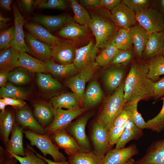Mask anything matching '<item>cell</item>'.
<instances>
[{
	"label": "cell",
	"mask_w": 164,
	"mask_h": 164,
	"mask_svg": "<svg viewBox=\"0 0 164 164\" xmlns=\"http://www.w3.org/2000/svg\"><path fill=\"white\" fill-rule=\"evenodd\" d=\"M148 64L135 63L131 65L124 82L125 104L153 97L154 82L148 77Z\"/></svg>",
	"instance_id": "1"
},
{
	"label": "cell",
	"mask_w": 164,
	"mask_h": 164,
	"mask_svg": "<svg viewBox=\"0 0 164 164\" xmlns=\"http://www.w3.org/2000/svg\"><path fill=\"white\" fill-rule=\"evenodd\" d=\"M94 8L89 12L88 27L95 36L96 46L103 49L111 44L118 29L108 10Z\"/></svg>",
	"instance_id": "2"
},
{
	"label": "cell",
	"mask_w": 164,
	"mask_h": 164,
	"mask_svg": "<svg viewBox=\"0 0 164 164\" xmlns=\"http://www.w3.org/2000/svg\"><path fill=\"white\" fill-rule=\"evenodd\" d=\"M124 82L114 91L107 100L96 121L108 130L111 127L115 119L123 109Z\"/></svg>",
	"instance_id": "3"
},
{
	"label": "cell",
	"mask_w": 164,
	"mask_h": 164,
	"mask_svg": "<svg viewBox=\"0 0 164 164\" xmlns=\"http://www.w3.org/2000/svg\"><path fill=\"white\" fill-rule=\"evenodd\" d=\"M23 133L31 145L37 147L44 157L49 155L55 162L67 160L66 157L59 151L58 147L53 143L48 135L39 134L29 130L23 131Z\"/></svg>",
	"instance_id": "4"
},
{
	"label": "cell",
	"mask_w": 164,
	"mask_h": 164,
	"mask_svg": "<svg viewBox=\"0 0 164 164\" xmlns=\"http://www.w3.org/2000/svg\"><path fill=\"white\" fill-rule=\"evenodd\" d=\"M98 66L94 62L69 78L66 84L77 96L80 104H82L86 84L94 75Z\"/></svg>",
	"instance_id": "5"
},
{
	"label": "cell",
	"mask_w": 164,
	"mask_h": 164,
	"mask_svg": "<svg viewBox=\"0 0 164 164\" xmlns=\"http://www.w3.org/2000/svg\"><path fill=\"white\" fill-rule=\"evenodd\" d=\"M135 18L148 34L164 30L163 14L155 6L135 13Z\"/></svg>",
	"instance_id": "6"
},
{
	"label": "cell",
	"mask_w": 164,
	"mask_h": 164,
	"mask_svg": "<svg viewBox=\"0 0 164 164\" xmlns=\"http://www.w3.org/2000/svg\"><path fill=\"white\" fill-rule=\"evenodd\" d=\"M85 111L80 107L69 110L57 109L55 110L53 121L44 128L46 134L49 135L57 131L65 129L73 120L82 114Z\"/></svg>",
	"instance_id": "7"
},
{
	"label": "cell",
	"mask_w": 164,
	"mask_h": 164,
	"mask_svg": "<svg viewBox=\"0 0 164 164\" xmlns=\"http://www.w3.org/2000/svg\"><path fill=\"white\" fill-rule=\"evenodd\" d=\"M92 115L91 112L85 114L72 122L67 127L72 136L80 146L86 152L91 151L90 142L86 134L85 127Z\"/></svg>",
	"instance_id": "8"
},
{
	"label": "cell",
	"mask_w": 164,
	"mask_h": 164,
	"mask_svg": "<svg viewBox=\"0 0 164 164\" xmlns=\"http://www.w3.org/2000/svg\"><path fill=\"white\" fill-rule=\"evenodd\" d=\"M109 131L103 125L96 121L93 125L91 139L93 146V151L95 153L104 156L111 149L109 139Z\"/></svg>",
	"instance_id": "9"
},
{
	"label": "cell",
	"mask_w": 164,
	"mask_h": 164,
	"mask_svg": "<svg viewBox=\"0 0 164 164\" xmlns=\"http://www.w3.org/2000/svg\"><path fill=\"white\" fill-rule=\"evenodd\" d=\"M76 43L71 40H62L53 47L52 57L54 61L63 65L73 63Z\"/></svg>",
	"instance_id": "10"
},
{
	"label": "cell",
	"mask_w": 164,
	"mask_h": 164,
	"mask_svg": "<svg viewBox=\"0 0 164 164\" xmlns=\"http://www.w3.org/2000/svg\"><path fill=\"white\" fill-rule=\"evenodd\" d=\"M49 135L57 146L64 150L69 156L85 152L73 136L69 135L65 129L54 132Z\"/></svg>",
	"instance_id": "11"
},
{
	"label": "cell",
	"mask_w": 164,
	"mask_h": 164,
	"mask_svg": "<svg viewBox=\"0 0 164 164\" xmlns=\"http://www.w3.org/2000/svg\"><path fill=\"white\" fill-rule=\"evenodd\" d=\"M25 40L31 56L45 63L51 59L53 47L38 40L29 32L25 33Z\"/></svg>",
	"instance_id": "12"
},
{
	"label": "cell",
	"mask_w": 164,
	"mask_h": 164,
	"mask_svg": "<svg viewBox=\"0 0 164 164\" xmlns=\"http://www.w3.org/2000/svg\"><path fill=\"white\" fill-rule=\"evenodd\" d=\"M12 11L15 29V37L11 43L10 46L19 52H27L29 54L30 50L25 43V33L23 30L25 20L15 4L12 5Z\"/></svg>",
	"instance_id": "13"
},
{
	"label": "cell",
	"mask_w": 164,
	"mask_h": 164,
	"mask_svg": "<svg viewBox=\"0 0 164 164\" xmlns=\"http://www.w3.org/2000/svg\"><path fill=\"white\" fill-rule=\"evenodd\" d=\"M112 19L117 26L128 29L135 25V13L121 2L113 8L110 12Z\"/></svg>",
	"instance_id": "14"
},
{
	"label": "cell",
	"mask_w": 164,
	"mask_h": 164,
	"mask_svg": "<svg viewBox=\"0 0 164 164\" xmlns=\"http://www.w3.org/2000/svg\"><path fill=\"white\" fill-rule=\"evenodd\" d=\"M98 48L91 40L86 45L76 49L73 63L77 71H79L94 62L97 56Z\"/></svg>",
	"instance_id": "15"
},
{
	"label": "cell",
	"mask_w": 164,
	"mask_h": 164,
	"mask_svg": "<svg viewBox=\"0 0 164 164\" xmlns=\"http://www.w3.org/2000/svg\"><path fill=\"white\" fill-rule=\"evenodd\" d=\"M138 153V150L133 144L125 148L111 149L104 155L102 164H124Z\"/></svg>",
	"instance_id": "16"
},
{
	"label": "cell",
	"mask_w": 164,
	"mask_h": 164,
	"mask_svg": "<svg viewBox=\"0 0 164 164\" xmlns=\"http://www.w3.org/2000/svg\"><path fill=\"white\" fill-rule=\"evenodd\" d=\"M135 164H164V138L153 142Z\"/></svg>",
	"instance_id": "17"
},
{
	"label": "cell",
	"mask_w": 164,
	"mask_h": 164,
	"mask_svg": "<svg viewBox=\"0 0 164 164\" xmlns=\"http://www.w3.org/2000/svg\"><path fill=\"white\" fill-rule=\"evenodd\" d=\"M90 29L88 26L76 23L70 17L66 23L58 32L60 37L73 41H79L89 35Z\"/></svg>",
	"instance_id": "18"
},
{
	"label": "cell",
	"mask_w": 164,
	"mask_h": 164,
	"mask_svg": "<svg viewBox=\"0 0 164 164\" xmlns=\"http://www.w3.org/2000/svg\"><path fill=\"white\" fill-rule=\"evenodd\" d=\"M25 28L35 39L54 47L63 40L52 35L47 29L40 24L31 21L25 23Z\"/></svg>",
	"instance_id": "19"
},
{
	"label": "cell",
	"mask_w": 164,
	"mask_h": 164,
	"mask_svg": "<svg viewBox=\"0 0 164 164\" xmlns=\"http://www.w3.org/2000/svg\"><path fill=\"white\" fill-rule=\"evenodd\" d=\"M19 108L16 112V120L23 129H28L39 134H46L45 129L36 119L29 109L24 107Z\"/></svg>",
	"instance_id": "20"
},
{
	"label": "cell",
	"mask_w": 164,
	"mask_h": 164,
	"mask_svg": "<svg viewBox=\"0 0 164 164\" xmlns=\"http://www.w3.org/2000/svg\"><path fill=\"white\" fill-rule=\"evenodd\" d=\"M23 129L17 122L15 123L10 138L6 145V151L9 155L12 153L21 156H25L23 147Z\"/></svg>",
	"instance_id": "21"
},
{
	"label": "cell",
	"mask_w": 164,
	"mask_h": 164,
	"mask_svg": "<svg viewBox=\"0 0 164 164\" xmlns=\"http://www.w3.org/2000/svg\"><path fill=\"white\" fill-rule=\"evenodd\" d=\"M18 65L19 67L31 73H50L46 63L32 56L26 52H19Z\"/></svg>",
	"instance_id": "22"
},
{
	"label": "cell",
	"mask_w": 164,
	"mask_h": 164,
	"mask_svg": "<svg viewBox=\"0 0 164 164\" xmlns=\"http://www.w3.org/2000/svg\"><path fill=\"white\" fill-rule=\"evenodd\" d=\"M103 97V91L99 84L96 81H92L85 91L82 108L85 111L95 107L100 103Z\"/></svg>",
	"instance_id": "23"
},
{
	"label": "cell",
	"mask_w": 164,
	"mask_h": 164,
	"mask_svg": "<svg viewBox=\"0 0 164 164\" xmlns=\"http://www.w3.org/2000/svg\"><path fill=\"white\" fill-rule=\"evenodd\" d=\"M164 44V30L149 34L144 53L151 59L162 53Z\"/></svg>",
	"instance_id": "24"
},
{
	"label": "cell",
	"mask_w": 164,
	"mask_h": 164,
	"mask_svg": "<svg viewBox=\"0 0 164 164\" xmlns=\"http://www.w3.org/2000/svg\"><path fill=\"white\" fill-rule=\"evenodd\" d=\"M70 16L61 14L56 15H40L32 18L33 21L43 26L50 32L60 29L68 21Z\"/></svg>",
	"instance_id": "25"
},
{
	"label": "cell",
	"mask_w": 164,
	"mask_h": 164,
	"mask_svg": "<svg viewBox=\"0 0 164 164\" xmlns=\"http://www.w3.org/2000/svg\"><path fill=\"white\" fill-rule=\"evenodd\" d=\"M124 66L114 65L104 70L103 80L104 84L110 91H114L122 83L125 74Z\"/></svg>",
	"instance_id": "26"
},
{
	"label": "cell",
	"mask_w": 164,
	"mask_h": 164,
	"mask_svg": "<svg viewBox=\"0 0 164 164\" xmlns=\"http://www.w3.org/2000/svg\"><path fill=\"white\" fill-rule=\"evenodd\" d=\"M129 120L128 113L123 109L115 119L111 127L109 130V139L111 146H112L118 142Z\"/></svg>",
	"instance_id": "27"
},
{
	"label": "cell",
	"mask_w": 164,
	"mask_h": 164,
	"mask_svg": "<svg viewBox=\"0 0 164 164\" xmlns=\"http://www.w3.org/2000/svg\"><path fill=\"white\" fill-rule=\"evenodd\" d=\"M137 56L141 57L149 36L146 30L140 24H136L128 29Z\"/></svg>",
	"instance_id": "28"
},
{
	"label": "cell",
	"mask_w": 164,
	"mask_h": 164,
	"mask_svg": "<svg viewBox=\"0 0 164 164\" xmlns=\"http://www.w3.org/2000/svg\"><path fill=\"white\" fill-rule=\"evenodd\" d=\"M19 52L11 46L1 50L0 70L10 72L19 67Z\"/></svg>",
	"instance_id": "29"
},
{
	"label": "cell",
	"mask_w": 164,
	"mask_h": 164,
	"mask_svg": "<svg viewBox=\"0 0 164 164\" xmlns=\"http://www.w3.org/2000/svg\"><path fill=\"white\" fill-rule=\"evenodd\" d=\"M51 104L56 110L58 108L71 109L80 105L76 95L73 92H67L55 96L51 99Z\"/></svg>",
	"instance_id": "30"
},
{
	"label": "cell",
	"mask_w": 164,
	"mask_h": 164,
	"mask_svg": "<svg viewBox=\"0 0 164 164\" xmlns=\"http://www.w3.org/2000/svg\"><path fill=\"white\" fill-rule=\"evenodd\" d=\"M34 115L38 122L46 127L51 123L54 118L55 110L51 104L38 103L34 105Z\"/></svg>",
	"instance_id": "31"
},
{
	"label": "cell",
	"mask_w": 164,
	"mask_h": 164,
	"mask_svg": "<svg viewBox=\"0 0 164 164\" xmlns=\"http://www.w3.org/2000/svg\"><path fill=\"white\" fill-rule=\"evenodd\" d=\"M142 131L129 120L126 124L121 136L116 144L115 148H124L129 141L133 140H138L143 135Z\"/></svg>",
	"instance_id": "32"
},
{
	"label": "cell",
	"mask_w": 164,
	"mask_h": 164,
	"mask_svg": "<svg viewBox=\"0 0 164 164\" xmlns=\"http://www.w3.org/2000/svg\"><path fill=\"white\" fill-rule=\"evenodd\" d=\"M15 122V118L12 113L5 110L0 114V133L3 142L6 144L10 134L12 132Z\"/></svg>",
	"instance_id": "33"
},
{
	"label": "cell",
	"mask_w": 164,
	"mask_h": 164,
	"mask_svg": "<svg viewBox=\"0 0 164 164\" xmlns=\"http://www.w3.org/2000/svg\"><path fill=\"white\" fill-rule=\"evenodd\" d=\"M104 157L92 151L69 156L68 161L70 164H102Z\"/></svg>",
	"instance_id": "34"
},
{
	"label": "cell",
	"mask_w": 164,
	"mask_h": 164,
	"mask_svg": "<svg viewBox=\"0 0 164 164\" xmlns=\"http://www.w3.org/2000/svg\"><path fill=\"white\" fill-rule=\"evenodd\" d=\"M148 65V77L155 82L160 79V76L164 75V57L162 53L151 59Z\"/></svg>",
	"instance_id": "35"
},
{
	"label": "cell",
	"mask_w": 164,
	"mask_h": 164,
	"mask_svg": "<svg viewBox=\"0 0 164 164\" xmlns=\"http://www.w3.org/2000/svg\"><path fill=\"white\" fill-rule=\"evenodd\" d=\"M46 63L50 73L57 77H64L74 74L77 72L74 63L61 64L56 63L51 59Z\"/></svg>",
	"instance_id": "36"
},
{
	"label": "cell",
	"mask_w": 164,
	"mask_h": 164,
	"mask_svg": "<svg viewBox=\"0 0 164 164\" xmlns=\"http://www.w3.org/2000/svg\"><path fill=\"white\" fill-rule=\"evenodd\" d=\"M28 94L25 89L10 83H7L0 89V96L2 98L10 97L23 100L26 99Z\"/></svg>",
	"instance_id": "37"
},
{
	"label": "cell",
	"mask_w": 164,
	"mask_h": 164,
	"mask_svg": "<svg viewBox=\"0 0 164 164\" xmlns=\"http://www.w3.org/2000/svg\"><path fill=\"white\" fill-rule=\"evenodd\" d=\"M111 44L118 50H131L133 43L128 29L123 28L118 29Z\"/></svg>",
	"instance_id": "38"
},
{
	"label": "cell",
	"mask_w": 164,
	"mask_h": 164,
	"mask_svg": "<svg viewBox=\"0 0 164 164\" xmlns=\"http://www.w3.org/2000/svg\"><path fill=\"white\" fill-rule=\"evenodd\" d=\"M74 14L73 19L78 23L88 26L91 20V16L84 7L76 0H69Z\"/></svg>",
	"instance_id": "39"
},
{
	"label": "cell",
	"mask_w": 164,
	"mask_h": 164,
	"mask_svg": "<svg viewBox=\"0 0 164 164\" xmlns=\"http://www.w3.org/2000/svg\"><path fill=\"white\" fill-rule=\"evenodd\" d=\"M37 81L39 86L45 91H55L62 87L61 84L49 74L37 73Z\"/></svg>",
	"instance_id": "40"
},
{
	"label": "cell",
	"mask_w": 164,
	"mask_h": 164,
	"mask_svg": "<svg viewBox=\"0 0 164 164\" xmlns=\"http://www.w3.org/2000/svg\"><path fill=\"white\" fill-rule=\"evenodd\" d=\"M138 102L126 103L124 106L123 109L126 110L128 113L130 120L142 130L146 128V122L145 121L141 114L138 111L137 104Z\"/></svg>",
	"instance_id": "41"
},
{
	"label": "cell",
	"mask_w": 164,
	"mask_h": 164,
	"mask_svg": "<svg viewBox=\"0 0 164 164\" xmlns=\"http://www.w3.org/2000/svg\"><path fill=\"white\" fill-rule=\"evenodd\" d=\"M118 49L113 44H111L103 49L96 56L95 62L98 66L105 67L111 64Z\"/></svg>",
	"instance_id": "42"
},
{
	"label": "cell",
	"mask_w": 164,
	"mask_h": 164,
	"mask_svg": "<svg viewBox=\"0 0 164 164\" xmlns=\"http://www.w3.org/2000/svg\"><path fill=\"white\" fill-rule=\"evenodd\" d=\"M161 100L163 102L161 111L156 116L146 122L147 129L159 133L164 129V97Z\"/></svg>",
	"instance_id": "43"
},
{
	"label": "cell",
	"mask_w": 164,
	"mask_h": 164,
	"mask_svg": "<svg viewBox=\"0 0 164 164\" xmlns=\"http://www.w3.org/2000/svg\"><path fill=\"white\" fill-rule=\"evenodd\" d=\"M26 70L19 67L9 72L8 80L12 83L21 85L26 84L30 80Z\"/></svg>",
	"instance_id": "44"
},
{
	"label": "cell",
	"mask_w": 164,
	"mask_h": 164,
	"mask_svg": "<svg viewBox=\"0 0 164 164\" xmlns=\"http://www.w3.org/2000/svg\"><path fill=\"white\" fill-rule=\"evenodd\" d=\"M24 156H18L12 153L9 155L11 157L16 158L21 164H48L44 159L36 155L33 151L26 150Z\"/></svg>",
	"instance_id": "45"
},
{
	"label": "cell",
	"mask_w": 164,
	"mask_h": 164,
	"mask_svg": "<svg viewBox=\"0 0 164 164\" xmlns=\"http://www.w3.org/2000/svg\"><path fill=\"white\" fill-rule=\"evenodd\" d=\"M133 53L131 50H118L110 64L114 66H125L131 61L133 56Z\"/></svg>",
	"instance_id": "46"
},
{
	"label": "cell",
	"mask_w": 164,
	"mask_h": 164,
	"mask_svg": "<svg viewBox=\"0 0 164 164\" xmlns=\"http://www.w3.org/2000/svg\"><path fill=\"white\" fill-rule=\"evenodd\" d=\"M38 8L41 9H51L64 10L67 9L68 5L64 0H37Z\"/></svg>",
	"instance_id": "47"
},
{
	"label": "cell",
	"mask_w": 164,
	"mask_h": 164,
	"mask_svg": "<svg viewBox=\"0 0 164 164\" xmlns=\"http://www.w3.org/2000/svg\"><path fill=\"white\" fill-rule=\"evenodd\" d=\"M15 37V26L3 31L0 34V49L2 50L11 46V42Z\"/></svg>",
	"instance_id": "48"
},
{
	"label": "cell",
	"mask_w": 164,
	"mask_h": 164,
	"mask_svg": "<svg viewBox=\"0 0 164 164\" xmlns=\"http://www.w3.org/2000/svg\"><path fill=\"white\" fill-rule=\"evenodd\" d=\"M152 2L149 0H123L121 1L135 13L149 7Z\"/></svg>",
	"instance_id": "49"
},
{
	"label": "cell",
	"mask_w": 164,
	"mask_h": 164,
	"mask_svg": "<svg viewBox=\"0 0 164 164\" xmlns=\"http://www.w3.org/2000/svg\"><path fill=\"white\" fill-rule=\"evenodd\" d=\"M164 95V77H162L153 84V96L158 100Z\"/></svg>",
	"instance_id": "50"
},
{
	"label": "cell",
	"mask_w": 164,
	"mask_h": 164,
	"mask_svg": "<svg viewBox=\"0 0 164 164\" xmlns=\"http://www.w3.org/2000/svg\"><path fill=\"white\" fill-rule=\"evenodd\" d=\"M121 2L120 0H100L97 8L112 10Z\"/></svg>",
	"instance_id": "51"
},
{
	"label": "cell",
	"mask_w": 164,
	"mask_h": 164,
	"mask_svg": "<svg viewBox=\"0 0 164 164\" xmlns=\"http://www.w3.org/2000/svg\"><path fill=\"white\" fill-rule=\"evenodd\" d=\"M7 105H11L14 107L20 108L24 107L26 103L23 100L10 97L2 98Z\"/></svg>",
	"instance_id": "52"
},
{
	"label": "cell",
	"mask_w": 164,
	"mask_h": 164,
	"mask_svg": "<svg viewBox=\"0 0 164 164\" xmlns=\"http://www.w3.org/2000/svg\"><path fill=\"white\" fill-rule=\"evenodd\" d=\"M20 4L24 10L26 12L30 13L32 10L36 1L32 0H22L20 1Z\"/></svg>",
	"instance_id": "53"
},
{
	"label": "cell",
	"mask_w": 164,
	"mask_h": 164,
	"mask_svg": "<svg viewBox=\"0 0 164 164\" xmlns=\"http://www.w3.org/2000/svg\"><path fill=\"white\" fill-rule=\"evenodd\" d=\"M80 4L83 7L90 8H97L100 0H80Z\"/></svg>",
	"instance_id": "54"
},
{
	"label": "cell",
	"mask_w": 164,
	"mask_h": 164,
	"mask_svg": "<svg viewBox=\"0 0 164 164\" xmlns=\"http://www.w3.org/2000/svg\"><path fill=\"white\" fill-rule=\"evenodd\" d=\"M28 148L29 149L32 150L34 152H35L36 155L38 157H40L44 159L48 164H70L68 162L66 161H63L60 162H55L53 161L50 159H47L44 157H43L38 153L35 151L30 146L28 145L27 146Z\"/></svg>",
	"instance_id": "55"
},
{
	"label": "cell",
	"mask_w": 164,
	"mask_h": 164,
	"mask_svg": "<svg viewBox=\"0 0 164 164\" xmlns=\"http://www.w3.org/2000/svg\"><path fill=\"white\" fill-rule=\"evenodd\" d=\"M9 71L7 70H0V86H4L7 83L8 80Z\"/></svg>",
	"instance_id": "56"
},
{
	"label": "cell",
	"mask_w": 164,
	"mask_h": 164,
	"mask_svg": "<svg viewBox=\"0 0 164 164\" xmlns=\"http://www.w3.org/2000/svg\"><path fill=\"white\" fill-rule=\"evenodd\" d=\"M12 2L11 0H0V5L1 9L6 11H10Z\"/></svg>",
	"instance_id": "57"
},
{
	"label": "cell",
	"mask_w": 164,
	"mask_h": 164,
	"mask_svg": "<svg viewBox=\"0 0 164 164\" xmlns=\"http://www.w3.org/2000/svg\"><path fill=\"white\" fill-rule=\"evenodd\" d=\"M154 6L163 14L164 13V0L153 1Z\"/></svg>",
	"instance_id": "58"
},
{
	"label": "cell",
	"mask_w": 164,
	"mask_h": 164,
	"mask_svg": "<svg viewBox=\"0 0 164 164\" xmlns=\"http://www.w3.org/2000/svg\"><path fill=\"white\" fill-rule=\"evenodd\" d=\"M10 20V19L5 17L0 14V30L4 29L6 26V24Z\"/></svg>",
	"instance_id": "59"
},
{
	"label": "cell",
	"mask_w": 164,
	"mask_h": 164,
	"mask_svg": "<svg viewBox=\"0 0 164 164\" xmlns=\"http://www.w3.org/2000/svg\"><path fill=\"white\" fill-rule=\"evenodd\" d=\"M17 159L13 157H9L0 164H16Z\"/></svg>",
	"instance_id": "60"
},
{
	"label": "cell",
	"mask_w": 164,
	"mask_h": 164,
	"mask_svg": "<svg viewBox=\"0 0 164 164\" xmlns=\"http://www.w3.org/2000/svg\"><path fill=\"white\" fill-rule=\"evenodd\" d=\"M7 106L5 102H4L3 98L0 99V109L1 112H3L5 110V108L6 106Z\"/></svg>",
	"instance_id": "61"
},
{
	"label": "cell",
	"mask_w": 164,
	"mask_h": 164,
	"mask_svg": "<svg viewBox=\"0 0 164 164\" xmlns=\"http://www.w3.org/2000/svg\"><path fill=\"white\" fill-rule=\"evenodd\" d=\"M135 161L132 158L129 159L124 164H135Z\"/></svg>",
	"instance_id": "62"
},
{
	"label": "cell",
	"mask_w": 164,
	"mask_h": 164,
	"mask_svg": "<svg viewBox=\"0 0 164 164\" xmlns=\"http://www.w3.org/2000/svg\"><path fill=\"white\" fill-rule=\"evenodd\" d=\"M162 55L164 57V44L163 47L162 52Z\"/></svg>",
	"instance_id": "63"
},
{
	"label": "cell",
	"mask_w": 164,
	"mask_h": 164,
	"mask_svg": "<svg viewBox=\"0 0 164 164\" xmlns=\"http://www.w3.org/2000/svg\"><path fill=\"white\" fill-rule=\"evenodd\" d=\"M163 19H164V13L163 14Z\"/></svg>",
	"instance_id": "64"
}]
</instances>
